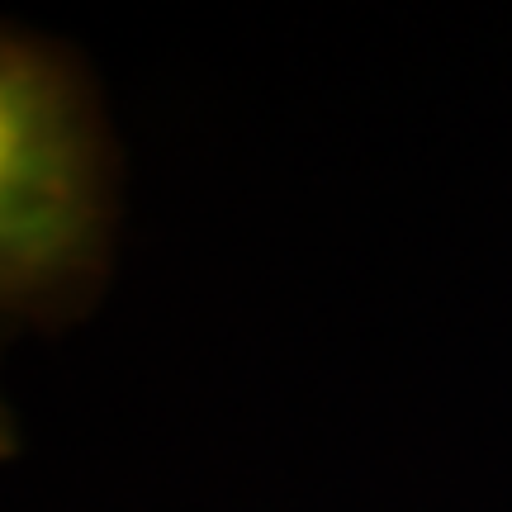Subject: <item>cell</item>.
<instances>
[{"instance_id": "1", "label": "cell", "mask_w": 512, "mask_h": 512, "mask_svg": "<svg viewBox=\"0 0 512 512\" xmlns=\"http://www.w3.org/2000/svg\"><path fill=\"white\" fill-rule=\"evenodd\" d=\"M114 147L81 62L0 29V313L67 318L110 261Z\"/></svg>"}, {"instance_id": "2", "label": "cell", "mask_w": 512, "mask_h": 512, "mask_svg": "<svg viewBox=\"0 0 512 512\" xmlns=\"http://www.w3.org/2000/svg\"><path fill=\"white\" fill-rule=\"evenodd\" d=\"M19 451V432H15V418H10V408L0 399V460H10Z\"/></svg>"}]
</instances>
